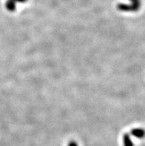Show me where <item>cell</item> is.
I'll return each instance as SVG.
<instances>
[{
	"label": "cell",
	"instance_id": "obj_1",
	"mask_svg": "<svg viewBox=\"0 0 145 146\" xmlns=\"http://www.w3.org/2000/svg\"><path fill=\"white\" fill-rule=\"evenodd\" d=\"M130 134L138 139H143L145 137V130L140 128H132L130 131Z\"/></svg>",
	"mask_w": 145,
	"mask_h": 146
},
{
	"label": "cell",
	"instance_id": "obj_2",
	"mask_svg": "<svg viewBox=\"0 0 145 146\" xmlns=\"http://www.w3.org/2000/svg\"><path fill=\"white\" fill-rule=\"evenodd\" d=\"M131 4H130L129 5L130 7L131 12H136L141 8L142 6V2L141 0H130Z\"/></svg>",
	"mask_w": 145,
	"mask_h": 146
},
{
	"label": "cell",
	"instance_id": "obj_3",
	"mask_svg": "<svg viewBox=\"0 0 145 146\" xmlns=\"http://www.w3.org/2000/svg\"><path fill=\"white\" fill-rule=\"evenodd\" d=\"M5 7L6 9L10 12H14L16 11V8H17L16 2L14 0H6Z\"/></svg>",
	"mask_w": 145,
	"mask_h": 146
},
{
	"label": "cell",
	"instance_id": "obj_4",
	"mask_svg": "<svg viewBox=\"0 0 145 146\" xmlns=\"http://www.w3.org/2000/svg\"><path fill=\"white\" fill-rule=\"evenodd\" d=\"M123 145L124 146H134L129 133H126L123 135Z\"/></svg>",
	"mask_w": 145,
	"mask_h": 146
},
{
	"label": "cell",
	"instance_id": "obj_5",
	"mask_svg": "<svg viewBox=\"0 0 145 146\" xmlns=\"http://www.w3.org/2000/svg\"><path fill=\"white\" fill-rule=\"evenodd\" d=\"M68 146H79V145H78V143H76V142H75V141H71V142H70V143L68 144Z\"/></svg>",
	"mask_w": 145,
	"mask_h": 146
},
{
	"label": "cell",
	"instance_id": "obj_6",
	"mask_svg": "<svg viewBox=\"0 0 145 146\" xmlns=\"http://www.w3.org/2000/svg\"><path fill=\"white\" fill-rule=\"evenodd\" d=\"M16 2H19V3H24V2H28V0H14Z\"/></svg>",
	"mask_w": 145,
	"mask_h": 146
}]
</instances>
